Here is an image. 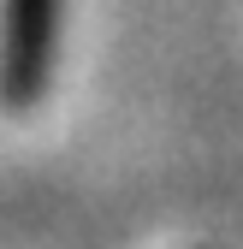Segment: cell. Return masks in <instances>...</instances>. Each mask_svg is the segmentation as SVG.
<instances>
[{
    "label": "cell",
    "mask_w": 243,
    "mask_h": 249,
    "mask_svg": "<svg viewBox=\"0 0 243 249\" xmlns=\"http://www.w3.org/2000/svg\"><path fill=\"white\" fill-rule=\"evenodd\" d=\"M59 0H0V107L24 113L48 95Z\"/></svg>",
    "instance_id": "obj_1"
}]
</instances>
